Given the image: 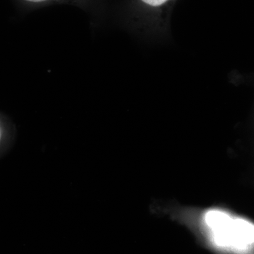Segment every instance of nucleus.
<instances>
[{"mask_svg":"<svg viewBox=\"0 0 254 254\" xmlns=\"http://www.w3.org/2000/svg\"><path fill=\"white\" fill-rule=\"evenodd\" d=\"M174 0H128V7L136 18L141 15L158 14L163 11L164 8L170 6Z\"/></svg>","mask_w":254,"mask_h":254,"instance_id":"nucleus-3","label":"nucleus"},{"mask_svg":"<svg viewBox=\"0 0 254 254\" xmlns=\"http://www.w3.org/2000/svg\"><path fill=\"white\" fill-rule=\"evenodd\" d=\"M1 131H0V138H1Z\"/></svg>","mask_w":254,"mask_h":254,"instance_id":"nucleus-4","label":"nucleus"},{"mask_svg":"<svg viewBox=\"0 0 254 254\" xmlns=\"http://www.w3.org/2000/svg\"><path fill=\"white\" fill-rule=\"evenodd\" d=\"M208 242L223 252H243L254 245V225L232 219L219 210H210L204 218Z\"/></svg>","mask_w":254,"mask_h":254,"instance_id":"nucleus-1","label":"nucleus"},{"mask_svg":"<svg viewBox=\"0 0 254 254\" xmlns=\"http://www.w3.org/2000/svg\"><path fill=\"white\" fill-rule=\"evenodd\" d=\"M23 4L31 8H39L48 5L66 4L78 6L95 15L103 12V0H20Z\"/></svg>","mask_w":254,"mask_h":254,"instance_id":"nucleus-2","label":"nucleus"}]
</instances>
